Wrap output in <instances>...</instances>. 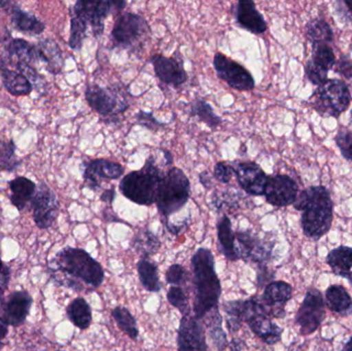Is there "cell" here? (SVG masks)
I'll use <instances>...</instances> for the list:
<instances>
[{
    "mask_svg": "<svg viewBox=\"0 0 352 351\" xmlns=\"http://www.w3.org/2000/svg\"><path fill=\"white\" fill-rule=\"evenodd\" d=\"M206 317L208 319H207V328H208L211 340L217 346V350L226 351L229 344H228L227 336H226L223 326H221L223 319H221V315H219V309L209 313L204 319H206Z\"/></svg>",
    "mask_w": 352,
    "mask_h": 351,
    "instance_id": "d590c367",
    "label": "cell"
},
{
    "mask_svg": "<svg viewBox=\"0 0 352 351\" xmlns=\"http://www.w3.org/2000/svg\"><path fill=\"white\" fill-rule=\"evenodd\" d=\"M229 346L231 351H242V342L240 340L234 339Z\"/></svg>",
    "mask_w": 352,
    "mask_h": 351,
    "instance_id": "db71d44e",
    "label": "cell"
},
{
    "mask_svg": "<svg viewBox=\"0 0 352 351\" xmlns=\"http://www.w3.org/2000/svg\"><path fill=\"white\" fill-rule=\"evenodd\" d=\"M242 321L264 343L274 346L280 341L283 329L272 321L261 297H250L242 301Z\"/></svg>",
    "mask_w": 352,
    "mask_h": 351,
    "instance_id": "52a82bcc",
    "label": "cell"
},
{
    "mask_svg": "<svg viewBox=\"0 0 352 351\" xmlns=\"http://www.w3.org/2000/svg\"><path fill=\"white\" fill-rule=\"evenodd\" d=\"M111 315L121 331L124 332V334H126L130 339L136 341L138 338V321L130 313L129 309L122 306L116 307Z\"/></svg>",
    "mask_w": 352,
    "mask_h": 351,
    "instance_id": "e575fe53",
    "label": "cell"
},
{
    "mask_svg": "<svg viewBox=\"0 0 352 351\" xmlns=\"http://www.w3.org/2000/svg\"><path fill=\"white\" fill-rule=\"evenodd\" d=\"M127 5L125 1H82L78 0L70 8V16H78L87 26L92 28L95 37L101 36L104 31V21L113 10H122Z\"/></svg>",
    "mask_w": 352,
    "mask_h": 351,
    "instance_id": "9c48e42d",
    "label": "cell"
},
{
    "mask_svg": "<svg viewBox=\"0 0 352 351\" xmlns=\"http://www.w3.org/2000/svg\"><path fill=\"white\" fill-rule=\"evenodd\" d=\"M10 21H12V27L16 30L26 33V34L39 35L43 32L45 28V24L38 20L34 14L21 10L19 6H14L12 8Z\"/></svg>",
    "mask_w": 352,
    "mask_h": 351,
    "instance_id": "f1b7e54d",
    "label": "cell"
},
{
    "mask_svg": "<svg viewBox=\"0 0 352 351\" xmlns=\"http://www.w3.org/2000/svg\"><path fill=\"white\" fill-rule=\"evenodd\" d=\"M135 117L136 121H138L140 125L144 126V127L148 128V129L154 130V131L165 126V124L157 121L152 113L140 111V113H136Z\"/></svg>",
    "mask_w": 352,
    "mask_h": 351,
    "instance_id": "bcb514c9",
    "label": "cell"
},
{
    "mask_svg": "<svg viewBox=\"0 0 352 351\" xmlns=\"http://www.w3.org/2000/svg\"><path fill=\"white\" fill-rule=\"evenodd\" d=\"M50 278L58 286L74 292H92L104 282L99 262L82 249L65 247L47 263Z\"/></svg>",
    "mask_w": 352,
    "mask_h": 351,
    "instance_id": "6da1fadb",
    "label": "cell"
},
{
    "mask_svg": "<svg viewBox=\"0 0 352 351\" xmlns=\"http://www.w3.org/2000/svg\"><path fill=\"white\" fill-rule=\"evenodd\" d=\"M12 2L10 1H6V0H0V10L1 8H6L8 5H10Z\"/></svg>",
    "mask_w": 352,
    "mask_h": 351,
    "instance_id": "6f0895ef",
    "label": "cell"
},
{
    "mask_svg": "<svg viewBox=\"0 0 352 351\" xmlns=\"http://www.w3.org/2000/svg\"><path fill=\"white\" fill-rule=\"evenodd\" d=\"M60 351V350H59Z\"/></svg>",
    "mask_w": 352,
    "mask_h": 351,
    "instance_id": "6125c7cd",
    "label": "cell"
},
{
    "mask_svg": "<svg viewBox=\"0 0 352 351\" xmlns=\"http://www.w3.org/2000/svg\"><path fill=\"white\" fill-rule=\"evenodd\" d=\"M151 62L154 66L157 78L164 84L178 88L188 80V73L184 69V61L178 52H175L173 57H165L156 54L151 57Z\"/></svg>",
    "mask_w": 352,
    "mask_h": 351,
    "instance_id": "2e32d148",
    "label": "cell"
},
{
    "mask_svg": "<svg viewBox=\"0 0 352 351\" xmlns=\"http://www.w3.org/2000/svg\"><path fill=\"white\" fill-rule=\"evenodd\" d=\"M344 4L347 6V10H349V12L352 14V0L351 1H349V0H347V1H344Z\"/></svg>",
    "mask_w": 352,
    "mask_h": 351,
    "instance_id": "680465c9",
    "label": "cell"
},
{
    "mask_svg": "<svg viewBox=\"0 0 352 351\" xmlns=\"http://www.w3.org/2000/svg\"><path fill=\"white\" fill-rule=\"evenodd\" d=\"M163 152H164V159H165V160H166V165L173 164V155H171V152L167 150H163Z\"/></svg>",
    "mask_w": 352,
    "mask_h": 351,
    "instance_id": "11a10c76",
    "label": "cell"
},
{
    "mask_svg": "<svg viewBox=\"0 0 352 351\" xmlns=\"http://www.w3.org/2000/svg\"><path fill=\"white\" fill-rule=\"evenodd\" d=\"M32 302V298L26 291L12 293L0 319L8 326L19 327L26 321Z\"/></svg>",
    "mask_w": 352,
    "mask_h": 351,
    "instance_id": "7402d4cb",
    "label": "cell"
},
{
    "mask_svg": "<svg viewBox=\"0 0 352 351\" xmlns=\"http://www.w3.org/2000/svg\"><path fill=\"white\" fill-rule=\"evenodd\" d=\"M324 302L332 313L343 317L352 315V298L343 286L333 284L329 286L324 295Z\"/></svg>",
    "mask_w": 352,
    "mask_h": 351,
    "instance_id": "d4e9b609",
    "label": "cell"
},
{
    "mask_svg": "<svg viewBox=\"0 0 352 351\" xmlns=\"http://www.w3.org/2000/svg\"><path fill=\"white\" fill-rule=\"evenodd\" d=\"M232 165L234 175L246 194L252 196L264 195L268 177L260 165L254 162H235Z\"/></svg>",
    "mask_w": 352,
    "mask_h": 351,
    "instance_id": "ac0fdd59",
    "label": "cell"
},
{
    "mask_svg": "<svg viewBox=\"0 0 352 351\" xmlns=\"http://www.w3.org/2000/svg\"><path fill=\"white\" fill-rule=\"evenodd\" d=\"M131 247L142 256V259L148 260L155 253H158L161 247V242L158 237L148 230V229H140L135 233L131 240Z\"/></svg>",
    "mask_w": 352,
    "mask_h": 351,
    "instance_id": "4dcf8cb0",
    "label": "cell"
},
{
    "mask_svg": "<svg viewBox=\"0 0 352 351\" xmlns=\"http://www.w3.org/2000/svg\"><path fill=\"white\" fill-rule=\"evenodd\" d=\"M213 175L221 183H228L234 175L233 165L229 162H219L215 165Z\"/></svg>",
    "mask_w": 352,
    "mask_h": 351,
    "instance_id": "f6af8a7d",
    "label": "cell"
},
{
    "mask_svg": "<svg viewBox=\"0 0 352 351\" xmlns=\"http://www.w3.org/2000/svg\"><path fill=\"white\" fill-rule=\"evenodd\" d=\"M306 35L314 45H329L334 37L330 24L322 19L310 21L306 27Z\"/></svg>",
    "mask_w": 352,
    "mask_h": 351,
    "instance_id": "836d02e7",
    "label": "cell"
},
{
    "mask_svg": "<svg viewBox=\"0 0 352 351\" xmlns=\"http://www.w3.org/2000/svg\"><path fill=\"white\" fill-rule=\"evenodd\" d=\"M335 71L344 76L347 80L352 78V61L349 58L342 57L335 64Z\"/></svg>",
    "mask_w": 352,
    "mask_h": 351,
    "instance_id": "7dc6e473",
    "label": "cell"
},
{
    "mask_svg": "<svg viewBox=\"0 0 352 351\" xmlns=\"http://www.w3.org/2000/svg\"><path fill=\"white\" fill-rule=\"evenodd\" d=\"M340 351H352V336L345 342L344 346H343Z\"/></svg>",
    "mask_w": 352,
    "mask_h": 351,
    "instance_id": "9f6ffc18",
    "label": "cell"
},
{
    "mask_svg": "<svg viewBox=\"0 0 352 351\" xmlns=\"http://www.w3.org/2000/svg\"><path fill=\"white\" fill-rule=\"evenodd\" d=\"M199 179H200V183H202L203 187L206 188V189H210V188L212 187L213 183L212 181H211V177L206 171L201 173Z\"/></svg>",
    "mask_w": 352,
    "mask_h": 351,
    "instance_id": "816d5d0a",
    "label": "cell"
},
{
    "mask_svg": "<svg viewBox=\"0 0 352 351\" xmlns=\"http://www.w3.org/2000/svg\"><path fill=\"white\" fill-rule=\"evenodd\" d=\"M190 113L192 115L198 117L203 123L206 124L211 129L219 127L223 122L221 117L214 113L212 106L202 99H197L192 103Z\"/></svg>",
    "mask_w": 352,
    "mask_h": 351,
    "instance_id": "8d00e7d4",
    "label": "cell"
},
{
    "mask_svg": "<svg viewBox=\"0 0 352 351\" xmlns=\"http://www.w3.org/2000/svg\"><path fill=\"white\" fill-rule=\"evenodd\" d=\"M178 351H209L206 333L200 319L192 315L182 317L177 331Z\"/></svg>",
    "mask_w": 352,
    "mask_h": 351,
    "instance_id": "e0dca14e",
    "label": "cell"
},
{
    "mask_svg": "<svg viewBox=\"0 0 352 351\" xmlns=\"http://www.w3.org/2000/svg\"><path fill=\"white\" fill-rule=\"evenodd\" d=\"M1 76L4 88L10 94L16 97L26 96L32 92V82L21 72L6 68L1 70Z\"/></svg>",
    "mask_w": 352,
    "mask_h": 351,
    "instance_id": "f546056e",
    "label": "cell"
},
{
    "mask_svg": "<svg viewBox=\"0 0 352 351\" xmlns=\"http://www.w3.org/2000/svg\"><path fill=\"white\" fill-rule=\"evenodd\" d=\"M335 140L342 156L347 161L352 162V131L349 129H341L337 133Z\"/></svg>",
    "mask_w": 352,
    "mask_h": 351,
    "instance_id": "7bdbcfd3",
    "label": "cell"
},
{
    "mask_svg": "<svg viewBox=\"0 0 352 351\" xmlns=\"http://www.w3.org/2000/svg\"><path fill=\"white\" fill-rule=\"evenodd\" d=\"M326 263L330 266L333 273L346 278L352 284V249L340 245L332 249L326 258Z\"/></svg>",
    "mask_w": 352,
    "mask_h": 351,
    "instance_id": "484cf974",
    "label": "cell"
},
{
    "mask_svg": "<svg viewBox=\"0 0 352 351\" xmlns=\"http://www.w3.org/2000/svg\"><path fill=\"white\" fill-rule=\"evenodd\" d=\"M138 272L142 286L148 292L158 293L162 288L159 270L156 264L146 259H142L138 263Z\"/></svg>",
    "mask_w": 352,
    "mask_h": 351,
    "instance_id": "d6a6232c",
    "label": "cell"
},
{
    "mask_svg": "<svg viewBox=\"0 0 352 351\" xmlns=\"http://www.w3.org/2000/svg\"><path fill=\"white\" fill-rule=\"evenodd\" d=\"M10 282V269L8 267L4 268L3 271L0 272V317L3 313L6 302H4V292L8 286Z\"/></svg>",
    "mask_w": 352,
    "mask_h": 351,
    "instance_id": "c3c4849f",
    "label": "cell"
},
{
    "mask_svg": "<svg viewBox=\"0 0 352 351\" xmlns=\"http://www.w3.org/2000/svg\"><path fill=\"white\" fill-rule=\"evenodd\" d=\"M165 278H166V282L171 284V286H180L188 282V273L182 265L175 264V265H171L167 269Z\"/></svg>",
    "mask_w": 352,
    "mask_h": 351,
    "instance_id": "ee69618b",
    "label": "cell"
},
{
    "mask_svg": "<svg viewBox=\"0 0 352 351\" xmlns=\"http://www.w3.org/2000/svg\"><path fill=\"white\" fill-rule=\"evenodd\" d=\"M242 301H230L223 304L226 313V326L230 333L234 334L241 329L242 323Z\"/></svg>",
    "mask_w": 352,
    "mask_h": 351,
    "instance_id": "74e56055",
    "label": "cell"
},
{
    "mask_svg": "<svg viewBox=\"0 0 352 351\" xmlns=\"http://www.w3.org/2000/svg\"><path fill=\"white\" fill-rule=\"evenodd\" d=\"M151 28L144 16L135 12H124L113 25L111 39L116 47L135 49L148 38Z\"/></svg>",
    "mask_w": 352,
    "mask_h": 351,
    "instance_id": "ba28073f",
    "label": "cell"
},
{
    "mask_svg": "<svg viewBox=\"0 0 352 351\" xmlns=\"http://www.w3.org/2000/svg\"><path fill=\"white\" fill-rule=\"evenodd\" d=\"M299 195L297 183L289 175L268 177L264 196L266 201L275 207H285L295 203Z\"/></svg>",
    "mask_w": 352,
    "mask_h": 351,
    "instance_id": "9a60e30c",
    "label": "cell"
},
{
    "mask_svg": "<svg viewBox=\"0 0 352 351\" xmlns=\"http://www.w3.org/2000/svg\"><path fill=\"white\" fill-rule=\"evenodd\" d=\"M14 142L0 141V170L12 171L18 167Z\"/></svg>",
    "mask_w": 352,
    "mask_h": 351,
    "instance_id": "60d3db41",
    "label": "cell"
},
{
    "mask_svg": "<svg viewBox=\"0 0 352 351\" xmlns=\"http://www.w3.org/2000/svg\"><path fill=\"white\" fill-rule=\"evenodd\" d=\"M39 61L47 65L51 73L58 74L63 68L64 60L61 49L53 39L45 38L36 45Z\"/></svg>",
    "mask_w": 352,
    "mask_h": 351,
    "instance_id": "4316f807",
    "label": "cell"
},
{
    "mask_svg": "<svg viewBox=\"0 0 352 351\" xmlns=\"http://www.w3.org/2000/svg\"><path fill=\"white\" fill-rule=\"evenodd\" d=\"M273 278H274V276H273V273L269 271L267 265L258 266V284L260 288H262L266 284H270Z\"/></svg>",
    "mask_w": 352,
    "mask_h": 351,
    "instance_id": "681fc988",
    "label": "cell"
},
{
    "mask_svg": "<svg viewBox=\"0 0 352 351\" xmlns=\"http://www.w3.org/2000/svg\"><path fill=\"white\" fill-rule=\"evenodd\" d=\"M10 189L12 192L10 201L20 212L31 205L36 193V185L31 179L24 177H16L10 181Z\"/></svg>",
    "mask_w": 352,
    "mask_h": 351,
    "instance_id": "cb8c5ba5",
    "label": "cell"
},
{
    "mask_svg": "<svg viewBox=\"0 0 352 351\" xmlns=\"http://www.w3.org/2000/svg\"><path fill=\"white\" fill-rule=\"evenodd\" d=\"M116 197V191L113 189H107L101 194V201L105 202V203L111 204L113 203V200Z\"/></svg>",
    "mask_w": 352,
    "mask_h": 351,
    "instance_id": "f907efd6",
    "label": "cell"
},
{
    "mask_svg": "<svg viewBox=\"0 0 352 351\" xmlns=\"http://www.w3.org/2000/svg\"><path fill=\"white\" fill-rule=\"evenodd\" d=\"M310 102L320 115L339 117L351 105V91L343 80L332 78L316 89Z\"/></svg>",
    "mask_w": 352,
    "mask_h": 351,
    "instance_id": "8992f818",
    "label": "cell"
},
{
    "mask_svg": "<svg viewBox=\"0 0 352 351\" xmlns=\"http://www.w3.org/2000/svg\"><path fill=\"white\" fill-rule=\"evenodd\" d=\"M192 270L195 291L192 313L201 321L219 309L221 298V282L215 271L212 253L207 249H199L192 257Z\"/></svg>",
    "mask_w": 352,
    "mask_h": 351,
    "instance_id": "7a4b0ae2",
    "label": "cell"
},
{
    "mask_svg": "<svg viewBox=\"0 0 352 351\" xmlns=\"http://www.w3.org/2000/svg\"><path fill=\"white\" fill-rule=\"evenodd\" d=\"M31 207L35 225L41 230L53 226L59 214V201L57 196L45 183H39L36 188V193L33 198Z\"/></svg>",
    "mask_w": 352,
    "mask_h": 351,
    "instance_id": "5bb4252c",
    "label": "cell"
},
{
    "mask_svg": "<svg viewBox=\"0 0 352 351\" xmlns=\"http://www.w3.org/2000/svg\"><path fill=\"white\" fill-rule=\"evenodd\" d=\"M190 195V183L182 169L173 167L165 173L157 195V208L163 218L179 212L188 203Z\"/></svg>",
    "mask_w": 352,
    "mask_h": 351,
    "instance_id": "5b68a950",
    "label": "cell"
},
{
    "mask_svg": "<svg viewBox=\"0 0 352 351\" xmlns=\"http://www.w3.org/2000/svg\"><path fill=\"white\" fill-rule=\"evenodd\" d=\"M87 102L99 115L116 117L125 113L129 106L126 97L113 87L103 88L98 84H89L85 92Z\"/></svg>",
    "mask_w": 352,
    "mask_h": 351,
    "instance_id": "30bf717a",
    "label": "cell"
},
{
    "mask_svg": "<svg viewBox=\"0 0 352 351\" xmlns=\"http://www.w3.org/2000/svg\"><path fill=\"white\" fill-rule=\"evenodd\" d=\"M124 174V167L119 163L105 159H95L85 167L84 181L92 191L100 189L104 181H116Z\"/></svg>",
    "mask_w": 352,
    "mask_h": 351,
    "instance_id": "d6986e66",
    "label": "cell"
},
{
    "mask_svg": "<svg viewBox=\"0 0 352 351\" xmlns=\"http://www.w3.org/2000/svg\"><path fill=\"white\" fill-rule=\"evenodd\" d=\"M326 302L320 290L310 288L296 313L295 321L302 336H310L320 329L326 317Z\"/></svg>",
    "mask_w": 352,
    "mask_h": 351,
    "instance_id": "8fae6325",
    "label": "cell"
},
{
    "mask_svg": "<svg viewBox=\"0 0 352 351\" xmlns=\"http://www.w3.org/2000/svg\"><path fill=\"white\" fill-rule=\"evenodd\" d=\"M2 45L8 53L10 63L14 64L16 69L25 66L33 67V65L39 61L36 45H31L25 39L12 38L8 31L4 33Z\"/></svg>",
    "mask_w": 352,
    "mask_h": 351,
    "instance_id": "44dd1931",
    "label": "cell"
},
{
    "mask_svg": "<svg viewBox=\"0 0 352 351\" xmlns=\"http://www.w3.org/2000/svg\"><path fill=\"white\" fill-rule=\"evenodd\" d=\"M311 60L328 70L333 69L336 64L334 52L329 45H314Z\"/></svg>",
    "mask_w": 352,
    "mask_h": 351,
    "instance_id": "ab89813d",
    "label": "cell"
},
{
    "mask_svg": "<svg viewBox=\"0 0 352 351\" xmlns=\"http://www.w3.org/2000/svg\"><path fill=\"white\" fill-rule=\"evenodd\" d=\"M328 69L322 67V66L316 64V62L309 60L306 63L305 72L307 76L308 80L316 84V86L320 87L324 84V82L328 80Z\"/></svg>",
    "mask_w": 352,
    "mask_h": 351,
    "instance_id": "b9f144b4",
    "label": "cell"
},
{
    "mask_svg": "<svg viewBox=\"0 0 352 351\" xmlns=\"http://www.w3.org/2000/svg\"><path fill=\"white\" fill-rule=\"evenodd\" d=\"M294 207L302 212L301 227L304 235L320 240L333 224V202L330 192L322 187H309L298 195Z\"/></svg>",
    "mask_w": 352,
    "mask_h": 351,
    "instance_id": "3957f363",
    "label": "cell"
},
{
    "mask_svg": "<svg viewBox=\"0 0 352 351\" xmlns=\"http://www.w3.org/2000/svg\"><path fill=\"white\" fill-rule=\"evenodd\" d=\"M236 22L254 34H263L268 29L266 20L252 0H240L234 10Z\"/></svg>",
    "mask_w": 352,
    "mask_h": 351,
    "instance_id": "603a6c76",
    "label": "cell"
},
{
    "mask_svg": "<svg viewBox=\"0 0 352 351\" xmlns=\"http://www.w3.org/2000/svg\"><path fill=\"white\" fill-rule=\"evenodd\" d=\"M167 299H168L169 303L182 313V317L192 315L188 295L182 286H171L167 293Z\"/></svg>",
    "mask_w": 352,
    "mask_h": 351,
    "instance_id": "f35d334b",
    "label": "cell"
},
{
    "mask_svg": "<svg viewBox=\"0 0 352 351\" xmlns=\"http://www.w3.org/2000/svg\"><path fill=\"white\" fill-rule=\"evenodd\" d=\"M293 298V286L285 282L267 284L261 300L272 319H283L287 315L285 305Z\"/></svg>",
    "mask_w": 352,
    "mask_h": 351,
    "instance_id": "ffe728a7",
    "label": "cell"
},
{
    "mask_svg": "<svg viewBox=\"0 0 352 351\" xmlns=\"http://www.w3.org/2000/svg\"><path fill=\"white\" fill-rule=\"evenodd\" d=\"M213 67L217 72V76L221 80L227 82L234 90L248 92L254 90L256 87L252 73L243 65L234 61L223 54H215Z\"/></svg>",
    "mask_w": 352,
    "mask_h": 351,
    "instance_id": "4fadbf2b",
    "label": "cell"
},
{
    "mask_svg": "<svg viewBox=\"0 0 352 351\" xmlns=\"http://www.w3.org/2000/svg\"><path fill=\"white\" fill-rule=\"evenodd\" d=\"M6 266L4 265L3 263H2L1 257H0V272L3 271L4 268H6Z\"/></svg>",
    "mask_w": 352,
    "mask_h": 351,
    "instance_id": "91938a15",
    "label": "cell"
},
{
    "mask_svg": "<svg viewBox=\"0 0 352 351\" xmlns=\"http://www.w3.org/2000/svg\"><path fill=\"white\" fill-rule=\"evenodd\" d=\"M351 126H352V111H351Z\"/></svg>",
    "mask_w": 352,
    "mask_h": 351,
    "instance_id": "94428289",
    "label": "cell"
},
{
    "mask_svg": "<svg viewBox=\"0 0 352 351\" xmlns=\"http://www.w3.org/2000/svg\"><path fill=\"white\" fill-rule=\"evenodd\" d=\"M235 239L237 241L236 251L240 260L262 266L267 265L272 259L273 241L261 238L250 230L236 233Z\"/></svg>",
    "mask_w": 352,
    "mask_h": 351,
    "instance_id": "7c38bea8",
    "label": "cell"
},
{
    "mask_svg": "<svg viewBox=\"0 0 352 351\" xmlns=\"http://www.w3.org/2000/svg\"><path fill=\"white\" fill-rule=\"evenodd\" d=\"M164 173L150 157L140 170L131 171L120 183V191L130 201L138 205L151 206L156 203L159 185Z\"/></svg>",
    "mask_w": 352,
    "mask_h": 351,
    "instance_id": "277c9868",
    "label": "cell"
},
{
    "mask_svg": "<svg viewBox=\"0 0 352 351\" xmlns=\"http://www.w3.org/2000/svg\"><path fill=\"white\" fill-rule=\"evenodd\" d=\"M8 333V328L6 324H4L3 321L0 319V350L3 348V339L6 337Z\"/></svg>",
    "mask_w": 352,
    "mask_h": 351,
    "instance_id": "f5cc1de1",
    "label": "cell"
},
{
    "mask_svg": "<svg viewBox=\"0 0 352 351\" xmlns=\"http://www.w3.org/2000/svg\"><path fill=\"white\" fill-rule=\"evenodd\" d=\"M69 321L80 330H87L92 324V309L84 298H76L66 309Z\"/></svg>",
    "mask_w": 352,
    "mask_h": 351,
    "instance_id": "1f68e13d",
    "label": "cell"
},
{
    "mask_svg": "<svg viewBox=\"0 0 352 351\" xmlns=\"http://www.w3.org/2000/svg\"><path fill=\"white\" fill-rule=\"evenodd\" d=\"M217 229L219 249L223 255L230 261H239L240 259L236 251L235 233L232 229L231 220L227 216H223L217 223Z\"/></svg>",
    "mask_w": 352,
    "mask_h": 351,
    "instance_id": "83f0119b",
    "label": "cell"
}]
</instances>
